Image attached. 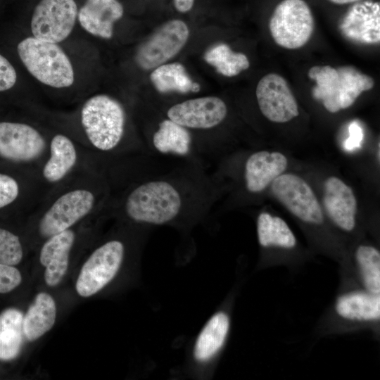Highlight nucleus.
<instances>
[{"label":"nucleus","instance_id":"1","mask_svg":"<svg viewBox=\"0 0 380 380\" xmlns=\"http://www.w3.org/2000/svg\"><path fill=\"white\" fill-rule=\"evenodd\" d=\"M222 191L220 178L208 167L178 161L134 182L110 208L135 224L187 227L208 215Z\"/></svg>","mask_w":380,"mask_h":380},{"label":"nucleus","instance_id":"2","mask_svg":"<svg viewBox=\"0 0 380 380\" xmlns=\"http://www.w3.org/2000/svg\"><path fill=\"white\" fill-rule=\"evenodd\" d=\"M340 277L338 292L319 321L318 332L334 335L370 330L379 336L380 294L365 291L346 276Z\"/></svg>","mask_w":380,"mask_h":380},{"label":"nucleus","instance_id":"3","mask_svg":"<svg viewBox=\"0 0 380 380\" xmlns=\"http://www.w3.org/2000/svg\"><path fill=\"white\" fill-rule=\"evenodd\" d=\"M81 123L95 150L108 154H142L125 141L127 114L115 99L106 94L89 98L82 108Z\"/></svg>","mask_w":380,"mask_h":380},{"label":"nucleus","instance_id":"4","mask_svg":"<svg viewBox=\"0 0 380 380\" xmlns=\"http://www.w3.org/2000/svg\"><path fill=\"white\" fill-rule=\"evenodd\" d=\"M315 80L312 95L322 101L324 108L334 113L351 106L365 91L373 88L374 81L353 66L334 68L330 65H315L308 71Z\"/></svg>","mask_w":380,"mask_h":380},{"label":"nucleus","instance_id":"5","mask_svg":"<svg viewBox=\"0 0 380 380\" xmlns=\"http://www.w3.org/2000/svg\"><path fill=\"white\" fill-rule=\"evenodd\" d=\"M109 185L96 191L77 188L60 195L49 206L39 222V232L44 237H50L70 229L94 209L111 203Z\"/></svg>","mask_w":380,"mask_h":380},{"label":"nucleus","instance_id":"6","mask_svg":"<svg viewBox=\"0 0 380 380\" xmlns=\"http://www.w3.org/2000/svg\"><path fill=\"white\" fill-rule=\"evenodd\" d=\"M227 114L225 102L213 96L185 100L172 105L165 111L167 118L191 132L209 165L214 158L207 134L221 125Z\"/></svg>","mask_w":380,"mask_h":380},{"label":"nucleus","instance_id":"7","mask_svg":"<svg viewBox=\"0 0 380 380\" xmlns=\"http://www.w3.org/2000/svg\"><path fill=\"white\" fill-rule=\"evenodd\" d=\"M17 49L28 72L40 82L55 88L68 87L73 84L72 63L56 43L30 37L22 40Z\"/></svg>","mask_w":380,"mask_h":380},{"label":"nucleus","instance_id":"8","mask_svg":"<svg viewBox=\"0 0 380 380\" xmlns=\"http://www.w3.org/2000/svg\"><path fill=\"white\" fill-rule=\"evenodd\" d=\"M272 37L277 44L297 49L311 38L315 20L310 6L304 0H283L274 9L269 21Z\"/></svg>","mask_w":380,"mask_h":380},{"label":"nucleus","instance_id":"9","mask_svg":"<svg viewBox=\"0 0 380 380\" xmlns=\"http://www.w3.org/2000/svg\"><path fill=\"white\" fill-rule=\"evenodd\" d=\"M144 145L155 157L210 166L191 132L166 116L148 134Z\"/></svg>","mask_w":380,"mask_h":380},{"label":"nucleus","instance_id":"10","mask_svg":"<svg viewBox=\"0 0 380 380\" xmlns=\"http://www.w3.org/2000/svg\"><path fill=\"white\" fill-rule=\"evenodd\" d=\"M125 252V243L117 239L96 248L81 268L75 284L77 293L89 297L103 289L117 274Z\"/></svg>","mask_w":380,"mask_h":380},{"label":"nucleus","instance_id":"11","mask_svg":"<svg viewBox=\"0 0 380 380\" xmlns=\"http://www.w3.org/2000/svg\"><path fill=\"white\" fill-rule=\"evenodd\" d=\"M275 198L304 224L320 227L324 217L320 204L310 185L300 177L281 174L271 183Z\"/></svg>","mask_w":380,"mask_h":380},{"label":"nucleus","instance_id":"12","mask_svg":"<svg viewBox=\"0 0 380 380\" xmlns=\"http://www.w3.org/2000/svg\"><path fill=\"white\" fill-rule=\"evenodd\" d=\"M77 13L74 0H41L31 19L33 37L56 44L63 41L71 33Z\"/></svg>","mask_w":380,"mask_h":380},{"label":"nucleus","instance_id":"13","mask_svg":"<svg viewBox=\"0 0 380 380\" xmlns=\"http://www.w3.org/2000/svg\"><path fill=\"white\" fill-rule=\"evenodd\" d=\"M189 29L180 20H172L158 27L138 48L135 61L144 70L164 64L185 45Z\"/></svg>","mask_w":380,"mask_h":380},{"label":"nucleus","instance_id":"14","mask_svg":"<svg viewBox=\"0 0 380 380\" xmlns=\"http://www.w3.org/2000/svg\"><path fill=\"white\" fill-rule=\"evenodd\" d=\"M46 148L42 134L32 126L0 122V157L15 163L38 160Z\"/></svg>","mask_w":380,"mask_h":380},{"label":"nucleus","instance_id":"15","mask_svg":"<svg viewBox=\"0 0 380 380\" xmlns=\"http://www.w3.org/2000/svg\"><path fill=\"white\" fill-rule=\"evenodd\" d=\"M255 95L261 113L273 122H287L299 115L296 98L286 80L278 74L263 76L257 84Z\"/></svg>","mask_w":380,"mask_h":380},{"label":"nucleus","instance_id":"16","mask_svg":"<svg viewBox=\"0 0 380 380\" xmlns=\"http://www.w3.org/2000/svg\"><path fill=\"white\" fill-rule=\"evenodd\" d=\"M323 204L336 228L348 234L355 230L357 201L352 189L341 179L332 176L325 180Z\"/></svg>","mask_w":380,"mask_h":380},{"label":"nucleus","instance_id":"17","mask_svg":"<svg viewBox=\"0 0 380 380\" xmlns=\"http://www.w3.org/2000/svg\"><path fill=\"white\" fill-rule=\"evenodd\" d=\"M288 160L277 151H258L248 155L243 167V185L249 194L262 192L286 170Z\"/></svg>","mask_w":380,"mask_h":380},{"label":"nucleus","instance_id":"18","mask_svg":"<svg viewBox=\"0 0 380 380\" xmlns=\"http://www.w3.org/2000/svg\"><path fill=\"white\" fill-rule=\"evenodd\" d=\"M340 275L348 277L365 291L380 294V252L370 244L360 243L350 260H343Z\"/></svg>","mask_w":380,"mask_h":380},{"label":"nucleus","instance_id":"19","mask_svg":"<svg viewBox=\"0 0 380 380\" xmlns=\"http://www.w3.org/2000/svg\"><path fill=\"white\" fill-rule=\"evenodd\" d=\"M75 240V232L68 229L48 237L43 244L39 261L45 267L44 280L48 286H57L66 274Z\"/></svg>","mask_w":380,"mask_h":380},{"label":"nucleus","instance_id":"20","mask_svg":"<svg viewBox=\"0 0 380 380\" xmlns=\"http://www.w3.org/2000/svg\"><path fill=\"white\" fill-rule=\"evenodd\" d=\"M118 0H86L77 16L81 26L92 35L103 39L113 36L114 23L123 15Z\"/></svg>","mask_w":380,"mask_h":380},{"label":"nucleus","instance_id":"21","mask_svg":"<svg viewBox=\"0 0 380 380\" xmlns=\"http://www.w3.org/2000/svg\"><path fill=\"white\" fill-rule=\"evenodd\" d=\"M379 3H357L353 5L345 15L341 25V30L351 39L364 43H379Z\"/></svg>","mask_w":380,"mask_h":380},{"label":"nucleus","instance_id":"22","mask_svg":"<svg viewBox=\"0 0 380 380\" xmlns=\"http://www.w3.org/2000/svg\"><path fill=\"white\" fill-rule=\"evenodd\" d=\"M230 324V316L224 310L211 316L194 344L193 355L197 362H208L222 350L229 333Z\"/></svg>","mask_w":380,"mask_h":380},{"label":"nucleus","instance_id":"23","mask_svg":"<svg viewBox=\"0 0 380 380\" xmlns=\"http://www.w3.org/2000/svg\"><path fill=\"white\" fill-rule=\"evenodd\" d=\"M259 246L264 250L291 252L298 246L297 239L288 224L279 216L260 213L256 221Z\"/></svg>","mask_w":380,"mask_h":380},{"label":"nucleus","instance_id":"24","mask_svg":"<svg viewBox=\"0 0 380 380\" xmlns=\"http://www.w3.org/2000/svg\"><path fill=\"white\" fill-rule=\"evenodd\" d=\"M77 151L72 140L61 134H56L49 144V157L42 168L43 178L49 183L64 179L77 163Z\"/></svg>","mask_w":380,"mask_h":380},{"label":"nucleus","instance_id":"25","mask_svg":"<svg viewBox=\"0 0 380 380\" xmlns=\"http://www.w3.org/2000/svg\"><path fill=\"white\" fill-rule=\"evenodd\" d=\"M56 305L53 297L45 292L39 293L23 315V329L28 341H34L54 325Z\"/></svg>","mask_w":380,"mask_h":380},{"label":"nucleus","instance_id":"26","mask_svg":"<svg viewBox=\"0 0 380 380\" xmlns=\"http://www.w3.org/2000/svg\"><path fill=\"white\" fill-rule=\"evenodd\" d=\"M23 315L14 308L0 312V360L11 361L21 351L23 343Z\"/></svg>","mask_w":380,"mask_h":380},{"label":"nucleus","instance_id":"27","mask_svg":"<svg viewBox=\"0 0 380 380\" xmlns=\"http://www.w3.org/2000/svg\"><path fill=\"white\" fill-rule=\"evenodd\" d=\"M150 79L160 93L179 92L187 94L198 92L200 85L192 81L184 67L179 63L163 64L151 73Z\"/></svg>","mask_w":380,"mask_h":380},{"label":"nucleus","instance_id":"28","mask_svg":"<svg viewBox=\"0 0 380 380\" xmlns=\"http://www.w3.org/2000/svg\"><path fill=\"white\" fill-rule=\"evenodd\" d=\"M205 61L226 77H233L249 68L247 56L233 51L226 44H219L209 49L204 55Z\"/></svg>","mask_w":380,"mask_h":380},{"label":"nucleus","instance_id":"29","mask_svg":"<svg viewBox=\"0 0 380 380\" xmlns=\"http://www.w3.org/2000/svg\"><path fill=\"white\" fill-rule=\"evenodd\" d=\"M23 256V250L19 237L0 228V263L14 266L21 262Z\"/></svg>","mask_w":380,"mask_h":380},{"label":"nucleus","instance_id":"30","mask_svg":"<svg viewBox=\"0 0 380 380\" xmlns=\"http://www.w3.org/2000/svg\"><path fill=\"white\" fill-rule=\"evenodd\" d=\"M19 193L18 182L8 175L0 173V209L14 202Z\"/></svg>","mask_w":380,"mask_h":380},{"label":"nucleus","instance_id":"31","mask_svg":"<svg viewBox=\"0 0 380 380\" xmlns=\"http://www.w3.org/2000/svg\"><path fill=\"white\" fill-rule=\"evenodd\" d=\"M21 281V274L16 267L0 263V293L13 291Z\"/></svg>","mask_w":380,"mask_h":380},{"label":"nucleus","instance_id":"32","mask_svg":"<svg viewBox=\"0 0 380 380\" xmlns=\"http://www.w3.org/2000/svg\"><path fill=\"white\" fill-rule=\"evenodd\" d=\"M17 80V74L11 63L0 54V91L13 87Z\"/></svg>","mask_w":380,"mask_h":380},{"label":"nucleus","instance_id":"33","mask_svg":"<svg viewBox=\"0 0 380 380\" xmlns=\"http://www.w3.org/2000/svg\"><path fill=\"white\" fill-rule=\"evenodd\" d=\"M349 137L344 143V147L348 151H353L360 148L363 138V132L361 127L353 122L348 127Z\"/></svg>","mask_w":380,"mask_h":380},{"label":"nucleus","instance_id":"34","mask_svg":"<svg viewBox=\"0 0 380 380\" xmlns=\"http://www.w3.org/2000/svg\"><path fill=\"white\" fill-rule=\"evenodd\" d=\"M194 0H174L176 9L181 13L190 11L194 5Z\"/></svg>","mask_w":380,"mask_h":380},{"label":"nucleus","instance_id":"35","mask_svg":"<svg viewBox=\"0 0 380 380\" xmlns=\"http://www.w3.org/2000/svg\"><path fill=\"white\" fill-rule=\"evenodd\" d=\"M329 1L336 4H347L350 3L357 2L360 0H329Z\"/></svg>","mask_w":380,"mask_h":380},{"label":"nucleus","instance_id":"36","mask_svg":"<svg viewBox=\"0 0 380 380\" xmlns=\"http://www.w3.org/2000/svg\"><path fill=\"white\" fill-rule=\"evenodd\" d=\"M379 147H380V146H379V144H378V160H379V152H380L379 151Z\"/></svg>","mask_w":380,"mask_h":380}]
</instances>
